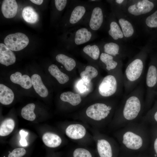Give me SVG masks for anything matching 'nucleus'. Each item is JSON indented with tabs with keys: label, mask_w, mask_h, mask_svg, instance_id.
Masks as SVG:
<instances>
[{
	"label": "nucleus",
	"mask_w": 157,
	"mask_h": 157,
	"mask_svg": "<svg viewBox=\"0 0 157 157\" xmlns=\"http://www.w3.org/2000/svg\"><path fill=\"white\" fill-rule=\"evenodd\" d=\"M144 78L138 86L124 97L117 109L116 115L120 129L141 118L145 109Z\"/></svg>",
	"instance_id": "obj_1"
},
{
	"label": "nucleus",
	"mask_w": 157,
	"mask_h": 157,
	"mask_svg": "<svg viewBox=\"0 0 157 157\" xmlns=\"http://www.w3.org/2000/svg\"><path fill=\"white\" fill-rule=\"evenodd\" d=\"M118 138L120 146L125 150L138 151L144 149L147 143L144 123L133 122L120 128Z\"/></svg>",
	"instance_id": "obj_2"
},
{
	"label": "nucleus",
	"mask_w": 157,
	"mask_h": 157,
	"mask_svg": "<svg viewBox=\"0 0 157 157\" xmlns=\"http://www.w3.org/2000/svg\"><path fill=\"white\" fill-rule=\"evenodd\" d=\"M144 54L140 53L127 65L123 74L125 94H128L139 84L143 78L145 68Z\"/></svg>",
	"instance_id": "obj_3"
},
{
	"label": "nucleus",
	"mask_w": 157,
	"mask_h": 157,
	"mask_svg": "<svg viewBox=\"0 0 157 157\" xmlns=\"http://www.w3.org/2000/svg\"><path fill=\"white\" fill-rule=\"evenodd\" d=\"M64 26L70 28L84 25L90 11L91 3L88 1H70Z\"/></svg>",
	"instance_id": "obj_4"
},
{
	"label": "nucleus",
	"mask_w": 157,
	"mask_h": 157,
	"mask_svg": "<svg viewBox=\"0 0 157 157\" xmlns=\"http://www.w3.org/2000/svg\"><path fill=\"white\" fill-rule=\"evenodd\" d=\"M123 75L122 70L104 77L99 86L100 95L107 97L120 94L124 87Z\"/></svg>",
	"instance_id": "obj_5"
},
{
	"label": "nucleus",
	"mask_w": 157,
	"mask_h": 157,
	"mask_svg": "<svg viewBox=\"0 0 157 157\" xmlns=\"http://www.w3.org/2000/svg\"><path fill=\"white\" fill-rule=\"evenodd\" d=\"M91 6L84 25L91 31L96 32L100 29L104 21V13L99 0H90Z\"/></svg>",
	"instance_id": "obj_6"
},
{
	"label": "nucleus",
	"mask_w": 157,
	"mask_h": 157,
	"mask_svg": "<svg viewBox=\"0 0 157 157\" xmlns=\"http://www.w3.org/2000/svg\"><path fill=\"white\" fill-rule=\"evenodd\" d=\"M95 32L87 27L79 26L70 29L67 33L68 42L71 47L79 46L95 38Z\"/></svg>",
	"instance_id": "obj_7"
},
{
	"label": "nucleus",
	"mask_w": 157,
	"mask_h": 157,
	"mask_svg": "<svg viewBox=\"0 0 157 157\" xmlns=\"http://www.w3.org/2000/svg\"><path fill=\"white\" fill-rule=\"evenodd\" d=\"M113 109V107L111 105L104 103H97L88 107L86 113L91 118L99 121L108 117Z\"/></svg>",
	"instance_id": "obj_8"
},
{
	"label": "nucleus",
	"mask_w": 157,
	"mask_h": 157,
	"mask_svg": "<svg viewBox=\"0 0 157 157\" xmlns=\"http://www.w3.org/2000/svg\"><path fill=\"white\" fill-rule=\"evenodd\" d=\"M4 42L5 45L11 50L17 51L26 47L29 43V40L25 34L18 32L7 36Z\"/></svg>",
	"instance_id": "obj_9"
},
{
	"label": "nucleus",
	"mask_w": 157,
	"mask_h": 157,
	"mask_svg": "<svg viewBox=\"0 0 157 157\" xmlns=\"http://www.w3.org/2000/svg\"><path fill=\"white\" fill-rule=\"evenodd\" d=\"M157 83V67L156 66L151 64L148 68L146 77L147 92L145 100V109L148 105L151 99L152 89Z\"/></svg>",
	"instance_id": "obj_10"
},
{
	"label": "nucleus",
	"mask_w": 157,
	"mask_h": 157,
	"mask_svg": "<svg viewBox=\"0 0 157 157\" xmlns=\"http://www.w3.org/2000/svg\"><path fill=\"white\" fill-rule=\"evenodd\" d=\"M99 59L108 72L115 73L122 70V63L118 58L102 52Z\"/></svg>",
	"instance_id": "obj_11"
},
{
	"label": "nucleus",
	"mask_w": 157,
	"mask_h": 157,
	"mask_svg": "<svg viewBox=\"0 0 157 157\" xmlns=\"http://www.w3.org/2000/svg\"><path fill=\"white\" fill-rule=\"evenodd\" d=\"M154 6V4L152 2L148 0H142L130 6L128 11L131 15L139 16L149 12Z\"/></svg>",
	"instance_id": "obj_12"
},
{
	"label": "nucleus",
	"mask_w": 157,
	"mask_h": 157,
	"mask_svg": "<svg viewBox=\"0 0 157 157\" xmlns=\"http://www.w3.org/2000/svg\"><path fill=\"white\" fill-rule=\"evenodd\" d=\"M16 57L13 52L5 44H0V63L6 66L15 63Z\"/></svg>",
	"instance_id": "obj_13"
},
{
	"label": "nucleus",
	"mask_w": 157,
	"mask_h": 157,
	"mask_svg": "<svg viewBox=\"0 0 157 157\" xmlns=\"http://www.w3.org/2000/svg\"><path fill=\"white\" fill-rule=\"evenodd\" d=\"M18 5L15 0H3L1 5V10L3 16L7 18L15 17L17 12Z\"/></svg>",
	"instance_id": "obj_14"
},
{
	"label": "nucleus",
	"mask_w": 157,
	"mask_h": 157,
	"mask_svg": "<svg viewBox=\"0 0 157 157\" xmlns=\"http://www.w3.org/2000/svg\"><path fill=\"white\" fill-rule=\"evenodd\" d=\"M65 133L69 138L77 140L82 138L85 135L86 130L84 127L79 124L69 125L67 128Z\"/></svg>",
	"instance_id": "obj_15"
},
{
	"label": "nucleus",
	"mask_w": 157,
	"mask_h": 157,
	"mask_svg": "<svg viewBox=\"0 0 157 157\" xmlns=\"http://www.w3.org/2000/svg\"><path fill=\"white\" fill-rule=\"evenodd\" d=\"M10 78L12 82L20 85L25 89H28L32 85L31 78L29 76L25 74L22 75L19 72L12 74Z\"/></svg>",
	"instance_id": "obj_16"
},
{
	"label": "nucleus",
	"mask_w": 157,
	"mask_h": 157,
	"mask_svg": "<svg viewBox=\"0 0 157 157\" xmlns=\"http://www.w3.org/2000/svg\"><path fill=\"white\" fill-rule=\"evenodd\" d=\"M31 79L32 85L36 92L41 97H47L48 94V91L43 83L40 76L34 74L31 76Z\"/></svg>",
	"instance_id": "obj_17"
},
{
	"label": "nucleus",
	"mask_w": 157,
	"mask_h": 157,
	"mask_svg": "<svg viewBox=\"0 0 157 157\" xmlns=\"http://www.w3.org/2000/svg\"><path fill=\"white\" fill-rule=\"evenodd\" d=\"M97 147L100 157H113V153L111 145L106 140H98Z\"/></svg>",
	"instance_id": "obj_18"
},
{
	"label": "nucleus",
	"mask_w": 157,
	"mask_h": 157,
	"mask_svg": "<svg viewBox=\"0 0 157 157\" xmlns=\"http://www.w3.org/2000/svg\"><path fill=\"white\" fill-rule=\"evenodd\" d=\"M100 49H102L103 52L118 58L124 55L120 51L119 46L113 42L105 43L102 45H99Z\"/></svg>",
	"instance_id": "obj_19"
},
{
	"label": "nucleus",
	"mask_w": 157,
	"mask_h": 157,
	"mask_svg": "<svg viewBox=\"0 0 157 157\" xmlns=\"http://www.w3.org/2000/svg\"><path fill=\"white\" fill-rule=\"evenodd\" d=\"M14 94L12 90L2 84H0V102L4 105H8L13 101Z\"/></svg>",
	"instance_id": "obj_20"
},
{
	"label": "nucleus",
	"mask_w": 157,
	"mask_h": 157,
	"mask_svg": "<svg viewBox=\"0 0 157 157\" xmlns=\"http://www.w3.org/2000/svg\"><path fill=\"white\" fill-rule=\"evenodd\" d=\"M109 20L108 30L109 36L115 40L123 38L124 36L123 33L117 22L111 18Z\"/></svg>",
	"instance_id": "obj_21"
},
{
	"label": "nucleus",
	"mask_w": 157,
	"mask_h": 157,
	"mask_svg": "<svg viewBox=\"0 0 157 157\" xmlns=\"http://www.w3.org/2000/svg\"><path fill=\"white\" fill-rule=\"evenodd\" d=\"M42 139L46 146L51 148L58 147L62 142V140L58 135L51 133H44L43 135Z\"/></svg>",
	"instance_id": "obj_22"
},
{
	"label": "nucleus",
	"mask_w": 157,
	"mask_h": 157,
	"mask_svg": "<svg viewBox=\"0 0 157 157\" xmlns=\"http://www.w3.org/2000/svg\"><path fill=\"white\" fill-rule=\"evenodd\" d=\"M56 59V61L62 64L68 71L72 70L76 65V61L74 58L64 54L60 53L57 55Z\"/></svg>",
	"instance_id": "obj_23"
},
{
	"label": "nucleus",
	"mask_w": 157,
	"mask_h": 157,
	"mask_svg": "<svg viewBox=\"0 0 157 157\" xmlns=\"http://www.w3.org/2000/svg\"><path fill=\"white\" fill-rule=\"evenodd\" d=\"M48 70L50 74L55 77L60 84H64L69 80V76L61 72L57 66L55 64H52L50 65Z\"/></svg>",
	"instance_id": "obj_24"
},
{
	"label": "nucleus",
	"mask_w": 157,
	"mask_h": 157,
	"mask_svg": "<svg viewBox=\"0 0 157 157\" xmlns=\"http://www.w3.org/2000/svg\"><path fill=\"white\" fill-rule=\"evenodd\" d=\"M82 51L85 54L95 60L99 59L101 53L99 45L96 44L86 45L83 47Z\"/></svg>",
	"instance_id": "obj_25"
},
{
	"label": "nucleus",
	"mask_w": 157,
	"mask_h": 157,
	"mask_svg": "<svg viewBox=\"0 0 157 157\" xmlns=\"http://www.w3.org/2000/svg\"><path fill=\"white\" fill-rule=\"evenodd\" d=\"M22 15L24 20L30 24L35 23L38 20V14L30 6H27L24 8L22 12Z\"/></svg>",
	"instance_id": "obj_26"
},
{
	"label": "nucleus",
	"mask_w": 157,
	"mask_h": 157,
	"mask_svg": "<svg viewBox=\"0 0 157 157\" xmlns=\"http://www.w3.org/2000/svg\"><path fill=\"white\" fill-rule=\"evenodd\" d=\"M60 98L62 101L67 102L74 106L78 105L81 101V97L79 94L70 91L62 93L60 96Z\"/></svg>",
	"instance_id": "obj_27"
},
{
	"label": "nucleus",
	"mask_w": 157,
	"mask_h": 157,
	"mask_svg": "<svg viewBox=\"0 0 157 157\" xmlns=\"http://www.w3.org/2000/svg\"><path fill=\"white\" fill-rule=\"evenodd\" d=\"M98 74V72L95 67L88 65L85 67L84 70L81 73L80 75L83 82L89 83L92 79L97 77Z\"/></svg>",
	"instance_id": "obj_28"
},
{
	"label": "nucleus",
	"mask_w": 157,
	"mask_h": 157,
	"mask_svg": "<svg viewBox=\"0 0 157 157\" xmlns=\"http://www.w3.org/2000/svg\"><path fill=\"white\" fill-rule=\"evenodd\" d=\"M15 122L12 119L8 118L3 121L0 126V135L5 136L10 134L13 131Z\"/></svg>",
	"instance_id": "obj_29"
},
{
	"label": "nucleus",
	"mask_w": 157,
	"mask_h": 157,
	"mask_svg": "<svg viewBox=\"0 0 157 157\" xmlns=\"http://www.w3.org/2000/svg\"><path fill=\"white\" fill-rule=\"evenodd\" d=\"M118 22L124 36L129 38L132 36L134 30L131 23L123 18L119 19Z\"/></svg>",
	"instance_id": "obj_30"
},
{
	"label": "nucleus",
	"mask_w": 157,
	"mask_h": 157,
	"mask_svg": "<svg viewBox=\"0 0 157 157\" xmlns=\"http://www.w3.org/2000/svg\"><path fill=\"white\" fill-rule=\"evenodd\" d=\"M35 105L33 103H30L23 107L21 110V114L25 119L30 121L35 120L36 115L34 112Z\"/></svg>",
	"instance_id": "obj_31"
},
{
	"label": "nucleus",
	"mask_w": 157,
	"mask_h": 157,
	"mask_svg": "<svg viewBox=\"0 0 157 157\" xmlns=\"http://www.w3.org/2000/svg\"><path fill=\"white\" fill-rule=\"evenodd\" d=\"M145 23L149 27H157V10L147 18Z\"/></svg>",
	"instance_id": "obj_32"
},
{
	"label": "nucleus",
	"mask_w": 157,
	"mask_h": 157,
	"mask_svg": "<svg viewBox=\"0 0 157 157\" xmlns=\"http://www.w3.org/2000/svg\"><path fill=\"white\" fill-rule=\"evenodd\" d=\"M74 157H92L90 153L87 149L82 148L76 149L74 151Z\"/></svg>",
	"instance_id": "obj_33"
},
{
	"label": "nucleus",
	"mask_w": 157,
	"mask_h": 157,
	"mask_svg": "<svg viewBox=\"0 0 157 157\" xmlns=\"http://www.w3.org/2000/svg\"><path fill=\"white\" fill-rule=\"evenodd\" d=\"M26 153V150L23 148H19L14 149L9 153L8 157H22Z\"/></svg>",
	"instance_id": "obj_34"
},
{
	"label": "nucleus",
	"mask_w": 157,
	"mask_h": 157,
	"mask_svg": "<svg viewBox=\"0 0 157 157\" xmlns=\"http://www.w3.org/2000/svg\"><path fill=\"white\" fill-rule=\"evenodd\" d=\"M19 134L21 137L19 141L20 144L23 146H26L27 145V141L26 139V137L28 135V133L23 130H21L19 131Z\"/></svg>",
	"instance_id": "obj_35"
},
{
	"label": "nucleus",
	"mask_w": 157,
	"mask_h": 157,
	"mask_svg": "<svg viewBox=\"0 0 157 157\" xmlns=\"http://www.w3.org/2000/svg\"><path fill=\"white\" fill-rule=\"evenodd\" d=\"M153 147L155 155L157 156V137L156 138L154 141Z\"/></svg>",
	"instance_id": "obj_36"
},
{
	"label": "nucleus",
	"mask_w": 157,
	"mask_h": 157,
	"mask_svg": "<svg viewBox=\"0 0 157 157\" xmlns=\"http://www.w3.org/2000/svg\"><path fill=\"white\" fill-rule=\"evenodd\" d=\"M30 1L38 5L42 4L43 1V0H31Z\"/></svg>",
	"instance_id": "obj_37"
},
{
	"label": "nucleus",
	"mask_w": 157,
	"mask_h": 157,
	"mask_svg": "<svg viewBox=\"0 0 157 157\" xmlns=\"http://www.w3.org/2000/svg\"><path fill=\"white\" fill-rule=\"evenodd\" d=\"M153 116L155 121L157 122V110L154 113Z\"/></svg>",
	"instance_id": "obj_38"
},
{
	"label": "nucleus",
	"mask_w": 157,
	"mask_h": 157,
	"mask_svg": "<svg viewBox=\"0 0 157 157\" xmlns=\"http://www.w3.org/2000/svg\"><path fill=\"white\" fill-rule=\"evenodd\" d=\"M124 1L123 0H116L115 1L116 3L118 4H121Z\"/></svg>",
	"instance_id": "obj_39"
}]
</instances>
